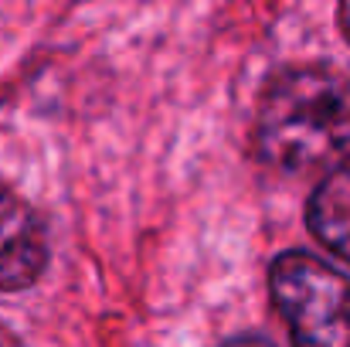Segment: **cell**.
I'll use <instances>...</instances> for the list:
<instances>
[{
	"mask_svg": "<svg viewBox=\"0 0 350 347\" xmlns=\"http://www.w3.org/2000/svg\"><path fill=\"white\" fill-rule=\"evenodd\" d=\"M258 157L289 177L330 174L350 157V75L330 65L279 72L255 119Z\"/></svg>",
	"mask_w": 350,
	"mask_h": 347,
	"instance_id": "6da1fadb",
	"label": "cell"
},
{
	"mask_svg": "<svg viewBox=\"0 0 350 347\" xmlns=\"http://www.w3.org/2000/svg\"><path fill=\"white\" fill-rule=\"evenodd\" d=\"M293 347H350V276L310 252H282L269 269Z\"/></svg>",
	"mask_w": 350,
	"mask_h": 347,
	"instance_id": "7a4b0ae2",
	"label": "cell"
},
{
	"mask_svg": "<svg viewBox=\"0 0 350 347\" xmlns=\"http://www.w3.org/2000/svg\"><path fill=\"white\" fill-rule=\"evenodd\" d=\"M48 266V235L38 211L0 188V293H17L38 283Z\"/></svg>",
	"mask_w": 350,
	"mask_h": 347,
	"instance_id": "3957f363",
	"label": "cell"
},
{
	"mask_svg": "<svg viewBox=\"0 0 350 347\" xmlns=\"http://www.w3.org/2000/svg\"><path fill=\"white\" fill-rule=\"evenodd\" d=\"M310 231L344 262H350V164L330 170L310 198Z\"/></svg>",
	"mask_w": 350,
	"mask_h": 347,
	"instance_id": "277c9868",
	"label": "cell"
},
{
	"mask_svg": "<svg viewBox=\"0 0 350 347\" xmlns=\"http://www.w3.org/2000/svg\"><path fill=\"white\" fill-rule=\"evenodd\" d=\"M225 347H275V344H272V341H265V337L248 334V337H234V341H228Z\"/></svg>",
	"mask_w": 350,
	"mask_h": 347,
	"instance_id": "5b68a950",
	"label": "cell"
},
{
	"mask_svg": "<svg viewBox=\"0 0 350 347\" xmlns=\"http://www.w3.org/2000/svg\"><path fill=\"white\" fill-rule=\"evenodd\" d=\"M337 17H340V31L347 34V41H350V3L340 7V14H337Z\"/></svg>",
	"mask_w": 350,
	"mask_h": 347,
	"instance_id": "8992f818",
	"label": "cell"
},
{
	"mask_svg": "<svg viewBox=\"0 0 350 347\" xmlns=\"http://www.w3.org/2000/svg\"><path fill=\"white\" fill-rule=\"evenodd\" d=\"M0 347H21V344H17V337H14L10 331H3V327H0Z\"/></svg>",
	"mask_w": 350,
	"mask_h": 347,
	"instance_id": "52a82bcc",
	"label": "cell"
}]
</instances>
